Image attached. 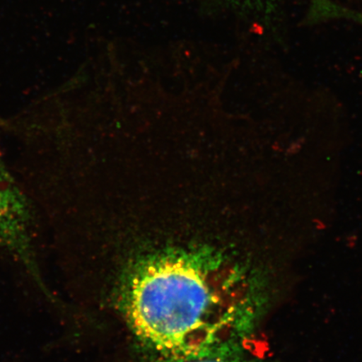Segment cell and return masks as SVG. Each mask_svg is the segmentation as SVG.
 I'll return each instance as SVG.
<instances>
[{
	"instance_id": "1",
	"label": "cell",
	"mask_w": 362,
	"mask_h": 362,
	"mask_svg": "<svg viewBox=\"0 0 362 362\" xmlns=\"http://www.w3.org/2000/svg\"><path fill=\"white\" fill-rule=\"evenodd\" d=\"M238 282L233 269L202 255L158 257L131 284V322L156 349L185 361L200 358L235 332Z\"/></svg>"
},
{
	"instance_id": "2",
	"label": "cell",
	"mask_w": 362,
	"mask_h": 362,
	"mask_svg": "<svg viewBox=\"0 0 362 362\" xmlns=\"http://www.w3.org/2000/svg\"><path fill=\"white\" fill-rule=\"evenodd\" d=\"M0 148V255L26 276L44 298L54 297L40 260L43 223L37 208Z\"/></svg>"
},
{
	"instance_id": "3",
	"label": "cell",
	"mask_w": 362,
	"mask_h": 362,
	"mask_svg": "<svg viewBox=\"0 0 362 362\" xmlns=\"http://www.w3.org/2000/svg\"><path fill=\"white\" fill-rule=\"evenodd\" d=\"M239 13L262 21H272L278 15L282 0H216Z\"/></svg>"
},
{
	"instance_id": "4",
	"label": "cell",
	"mask_w": 362,
	"mask_h": 362,
	"mask_svg": "<svg viewBox=\"0 0 362 362\" xmlns=\"http://www.w3.org/2000/svg\"><path fill=\"white\" fill-rule=\"evenodd\" d=\"M185 362H243L230 356H209Z\"/></svg>"
}]
</instances>
